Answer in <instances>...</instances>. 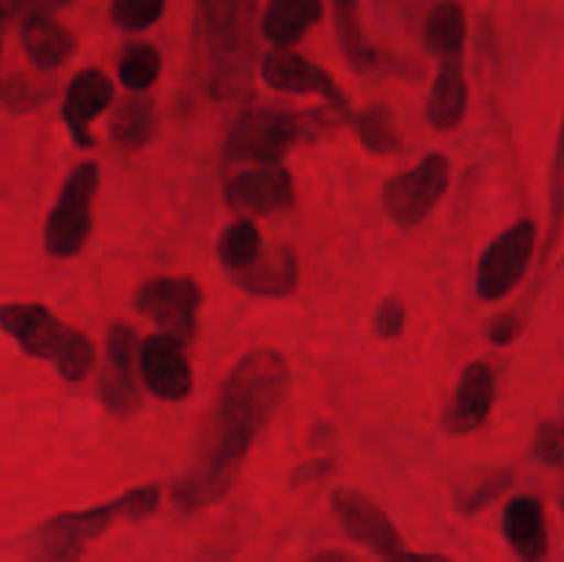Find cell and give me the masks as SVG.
Wrapping results in <instances>:
<instances>
[{
	"label": "cell",
	"instance_id": "6da1fadb",
	"mask_svg": "<svg viewBox=\"0 0 564 562\" xmlns=\"http://www.w3.org/2000/svg\"><path fill=\"white\" fill-rule=\"evenodd\" d=\"M286 383L290 364L273 347H257L229 369L220 383L213 422L191 466L171 488L182 512L204 510L226 499L240 479L257 435L284 402Z\"/></svg>",
	"mask_w": 564,
	"mask_h": 562
},
{
	"label": "cell",
	"instance_id": "7a4b0ae2",
	"mask_svg": "<svg viewBox=\"0 0 564 562\" xmlns=\"http://www.w3.org/2000/svg\"><path fill=\"white\" fill-rule=\"evenodd\" d=\"M257 0H198L193 39L215 99L251 94L257 69Z\"/></svg>",
	"mask_w": 564,
	"mask_h": 562
},
{
	"label": "cell",
	"instance_id": "3957f363",
	"mask_svg": "<svg viewBox=\"0 0 564 562\" xmlns=\"http://www.w3.org/2000/svg\"><path fill=\"white\" fill-rule=\"evenodd\" d=\"M160 499H163V488L158 483H147L97 507L58 512L33 529L28 538L25 562H80L91 540L108 532L113 523L141 521L152 516L160 507Z\"/></svg>",
	"mask_w": 564,
	"mask_h": 562
},
{
	"label": "cell",
	"instance_id": "277c9868",
	"mask_svg": "<svg viewBox=\"0 0 564 562\" xmlns=\"http://www.w3.org/2000/svg\"><path fill=\"white\" fill-rule=\"evenodd\" d=\"M0 328L31 358L55 364L69 383H80L94 369L97 350L83 331L55 317L44 303H6L0 306Z\"/></svg>",
	"mask_w": 564,
	"mask_h": 562
},
{
	"label": "cell",
	"instance_id": "5b68a950",
	"mask_svg": "<svg viewBox=\"0 0 564 562\" xmlns=\"http://www.w3.org/2000/svg\"><path fill=\"white\" fill-rule=\"evenodd\" d=\"M308 136V116L279 105H257L237 116L229 138L226 158L235 163L281 165L292 143Z\"/></svg>",
	"mask_w": 564,
	"mask_h": 562
},
{
	"label": "cell",
	"instance_id": "8992f818",
	"mask_svg": "<svg viewBox=\"0 0 564 562\" xmlns=\"http://www.w3.org/2000/svg\"><path fill=\"white\" fill-rule=\"evenodd\" d=\"M99 191V165L77 163L58 193V202L44 220V251L55 259H72L91 237L94 198Z\"/></svg>",
	"mask_w": 564,
	"mask_h": 562
},
{
	"label": "cell",
	"instance_id": "52a82bcc",
	"mask_svg": "<svg viewBox=\"0 0 564 562\" xmlns=\"http://www.w3.org/2000/svg\"><path fill=\"white\" fill-rule=\"evenodd\" d=\"M452 182V163L446 154L430 152L422 163L391 176L383 185V209L391 224L413 229L438 207Z\"/></svg>",
	"mask_w": 564,
	"mask_h": 562
},
{
	"label": "cell",
	"instance_id": "ba28073f",
	"mask_svg": "<svg viewBox=\"0 0 564 562\" xmlns=\"http://www.w3.org/2000/svg\"><path fill=\"white\" fill-rule=\"evenodd\" d=\"M538 246V224L529 218L516 220L510 229L496 235L479 253L477 295L482 301H501L510 295L527 275Z\"/></svg>",
	"mask_w": 564,
	"mask_h": 562
},
{
	"label": "cell",
	"instance_id": "9c48e42d",
	"mask_svg": "<svg viewBox=\"0 0 564 562\" xmlns=\"http://www.w3.org/2000/svg\"><path fill=\"white\" fill-rule=\"evenodd\" d=\"M202 306V287L193 275H154L135 292V309L152 320L163 334L180 342L196 336V314Z\"/></svg>",
	"mask_w": 564,
	"mask_h": 562
},
{
	"label": "cell",
	"instance_id": "30bf717a",
	"mask_svg": "<svg viewBox=\"0 0 564 562\" xmlns=\"http://www.w3.org/2000/svg\"><path fill=\"white\" fill-rule=\"evenodd\" d=\"M259 75H262V80L273 91L292 94V97H306V94H312V97L325 99L328 108L336 110L345 121L356 119V114L350 108V99L336 86L334 77L323 66L308 61L306 55L292 53L290 47H275L268 55H262V61H259Z\"/></svg>",
	"mask_w": 564,
	"mask_h": 562
},
{
	"label": "cell",
	"instance_id": "8fae6325",
	"mask_svg": "<svg viewBox=\"0 0 564 562\" xmlns=\"http://www.w3.org/2000/svg\"><path fill=\"white\" fill-rule=\"evenodd\" d=\"M141 356L138 334L127 323L110 325L105 336V367L99 375V400L116 417L138 411L141 391L135 380V358Z\"/></svg>",
	"mask_w": 564,
	"mask_h": 562
},
{
	"label": "cell",
	"instance_id": "7c38bea8",
	"mask_svg": "<svg viewBox=\"0 0 564 562\" xmlns=\"http://www.w3.org/2000/svg\"><path fill=\"white\" fill-rule=\"evenodd\" d=\"M330 507H334V516L345 529V534H350L356 543L367 545L369 551L380 554L383 560L405 549L400 529L394 527L389 512L358 488H347V485L336 488L330 494Z\"/></svg>",
	"mask_w": 564,
	"mask_h": 562
},
{
	"label": "cell",
	"instance_id": "4fadbf2b",
	"mask_svg": "<svg viewBox=\"0 0 564 562\" xmlns=\"http://www.w3.org/2000/svg\"><path fill=\"white\" fill-rule=\"evenodd\" d=\"M226 204L242 218H259L295 204V180L284 165H253L226 182Z\"/></svg>",
	"mask_w": 564,
	"mask_h": 562
},
{
	"label": "cell",
	"instance_id": "5bb4252c",
	"mask_svg": "<svg viewBox=\"0 0 564 562\" xmlns=\"http://www.w3.org/2000/svg\"><path fill=\"white\" fill-rule=\"evenodd\" d=\"M138 361H141L143 383L152 391V397L163 402H180L191 397L193 369L187 361L185 342L158 331L141 342Z\"/></svg>",
	"mask_w": 564,
	"mask_h": 562
},
{
	"label": "cell",
	"instance_id": "9a60e30c",
	"mask_svg": "<svg viewBox=\"0 0 564 562\" xmlns=\"http://www.w3.org/2000/svg\"><path fill=\"white\" fill-rule=\"evenodd\" d=\"M110 102H113V80L102 69L91 66V69H80L72 77L64 94V105H61V119H64L66 130L77 147H94L91 121L99 119Z\"/></svg>",
	"mask_w": 564,
	"mask_h": 562
},
{
	"label": "cell",
	"instance_id": "2e32d148",
	"mask_svg": "<svg viewBox=\"0 0 564 562\" xmlns=\"http://www.w3.org/2000/svg\"><path fill=\"white\" fill-rule=\"evenodd\" d=\"M496 402V375L488 361H471L460 372L449 408L444 413V430L452 435L474 433L488 422Z\"/></svg>",
	"mask_w": 564,
	"mask_h": 562
},
{
	"label": "cell",
	"instance_id": "e0dca14e",
	"mask_svg": "<svg viewBox=\"0 0 564 562\" xmlns=\"http://www.w3.org/2000/svg\"><path fill=\"white\" fill-rule=\"evenodd\" d=\"M229 279L248 295L286 298L297 290L301 262H297V253L290 246L275 242V246H264V251L248 268L229 273Z\"/></svg>",
	"mask_w": 564,
	"mask_h": 562
},
{
	"label": "cell",
	"instance_id": "ac0fdd59",
	"mask_svg": "<svg viewBox=\"0 0 564 562\" xmlns=\"http://www.w3.org/2000/svg\"><path fill=\"white\" fill-rule=\"evenodd\" d=\"M501 532L521 562H543L549 554V527L538 496H512L501 516Z\"/></svg>",
	"mask_w": 564,
	"mask_h": 562
},
{
	"label": "cell",
	"instance_id": "d6986e66",
	"mask_svg": "<svg viewBox=\"0 0 564 562\" xmlns=\"http://www.w3.org/2000/svg\"><path fill=\"white\" fill-rule=\"evenodd\" d=\"M468 110V80L463 72V61H441L433 88L427 97V121L433 130L452 132L463 125Z\"/></svg>",
	"mask_w": 564,
	"mask_h": 562
},
{
	"label": "cell",
	"instance_id": "ffe728a7",
	"mask_svg": "<svg viewBox=\"0 0 564 562\" xmlns=\"http://www.w3.org/2000/svg\"><path fill=\"white\" fill-rule=\"evenodd\" d=\"M22 50L31 58V64L42 72L58 69L61 64L75 55L77 39L75 33L66 31L61 22L53 20V14H33L22 20Z\"/></svg>",
	"mask_w": 564,
	"mask_h": 562
},
{
	"label": "cell",
	"instance_id": "44dd1931",
	"mask_svg": "<svg viewBox=\"0 0 564 562\" xmlns=\"http://www.w3.org/2000/svg\"><path fill=\"white\" fill-rule=\"evenodd\" d=\"M323 20V0H268L259 31L275 47H292Z\"/></svg>",
	"mask_w": 564,
	"mask_h": 562
},
{
	"label": "cell",
	"instance_id": "7402d4cb",
	"mask_svg": "<svg viewBox=\"0 0 564 562\" xmlns=\"http://www.w3.org/2000/svg\"><path fill=\"white\" fill-rule=\"evenodd\" d=\"M466 33V11L455 0H444V3L433 6L427 20H424V44L441 61L463 58Z\"/></svg>",
	"mask_w": 564,
	"mask_h": 562
},
{
	"label": "cell",
	"instance_id": "603a6c76",
	"mask_svg": "<svg viewBox=\"0 0 564 562\" xmlns=\"http://www.w3.org/2000/svg\"><path fill=\"white\" fill-rule=\"evenodd\" d=\"M154 132V102L143 94H132L119 108L113 110L110 119V141L127 152H138L152 141Z\"/></svg>",
	"mask_w": 564,
	"mask_h": 562
},
{
	"label": "cell",
	"instance_id": "cb8c5ba5",
	"mask_svg": "<svg viewBox=\"0 0 564 562\" xmlns=\"http://www.w3.org/2000/svg\"><path fill=\"white\" fill-rule=\"evenodd\" d=\"M330 3H334V25L345 58L350 61V66L356 72H372L378 66L380 55L367 42V36H364L361 17H358V0H330Z\"/></svg>",
	"mask_w": 564,
	"mask_h": 562
},
{
	"label": "cell",
	"instance_id": "d4e9b609",
	"mask_svg": "<svg viewBox=\"0 0 564 562\" xmlns=\"http://www.w3.org/2000/svg\"><path fill=\"white\" fill-rule=\"evenodd\" d=\"M264 246L268 242L262 240V231L253 224V218H237L235 224H229L220 231L215 251H218V259L226 268V273H237V270L248 268L264 251Z\"/></svg>",
	"mask_w": 564,
	"mask_h": 562
},
{
	"label": "cell",
	"instance_id": "484cf974",
	"mask_svg": "<svg viewBox=\"0 0 564 562\" xmlns=\"http://www.w3.org/2000/svg\"><path fill=\"white\" fill-rule=\"evenodd\" d=\"M352 125H356L358 141H361V147L369 154H380L383 158V154H397L402 149V138L397 132L394 114L389 110V105H369L361 114H356Z\"/></svg>",
	"mask_w": 564,
	"mask_h": 562
},
{
	"label": "cell",
	"instance_id": "4316f807",
	"mask_svg": "<svg viewBox=\"0 0 564 562\" xmlns=\"http://www.w3.org/2000/svg\"><path fill=\"white\" fill-rule=\"evenodd\" d=\"M160 72H163V55L154 44L149 42H132L127 44L124 53L119 58V80L124 83L130 91L143 94L158 83Z\"/></svg>",
	"mask_w": 564,
	"mask_h": 562
},
{
	"label": "cell",
	"instance_id": "83f0119b",
	"mask_svg": "<svg viewBox=\"0 0 564 562\" xmlns=\"http://www.w3.org/2000/svg\"><path fill=\"white\" fill-rule=\"evenodd\" d=\"M50 97V88L36 86L31 77L25 75H9L0 80V102L9 108L11 114H31V110L42 108Z\"/></svg>",
	"mask_w": 564,
	"mask_h": 562
},
{
	"label": "cell",
	"instance_id": "f1b7e54d",
	"mask_svg": "<svg viewBox=\"0 0 564 562\" xmlns=\"http://www.w3.org/2000/svg\"><path fill=\"white\" fill-rule=\"evenodd\" d=\"M165 0H113L110 3V17L121 31H147L163 17Z\"/></svg>",
	"mask_w": 564,
	"mask_h": 562
},
{
	"label": "cell",
	"instance_id": "f546056e",
	"mask_svg": "<svg viewBox=\"0 0 564 562\" xmlns=\"http://www.w3.org/2000/svg\"><path fill=\"white\" fill-rule=\"evenodd\" d=\"M512 485V472L510 468H499V472H488L471 490L460 496L457 507H460L466 516H474V512L485 510V507L494 505L501 494Z\"/></svg>",
	"mask_w": 564,
	"mask_h": 562
},
{
	"label": "cell",
	"instance_id": "4dcf8cb0",
	"mask_svg": "<svg viewBox=\"0 0 564 562\" xmlns=\"http://www.w3.org/2000/svg\"><path fill=\"white\" fill-rule=\"evenodd\" d=\"M564 218V116L560 136H556V152H554V165H551V240L549 248L554 246L556 235H560V226ZM545 248V251H549Z\"/></svg>",
	"mask_w": 564,
	"mask_h": 562
},
{
	"label": "cell",
	"instance_id": "1f68e13d",
	"mask_svg": "<svg viewBox=\"0 0 564 562\" xmlns=\"http://www.w3.org/2000/svg\"><path fill=\"white\" fill-rule=\"evenodd\" d=\"M534 455L545 466H564V422H543L534 433Z\"/></svg>",
	"mask_w": 564,
	"mask_h": 562
},
{
	"label": "cell",
	"instance_id": "d6a6232c",
	"mask_svg": "<svg viewBox=\"0 0 564 562\" xmlns=\"http://www.w3.org/2000/svg\"><path fill=\"white\" fill-rule=\"evenodd\" d=\"M405 323H408V312H405V303H402L400 298H394V295L383 298V301H380V306L375 309L372 328L380 339H397V336H402Z\"/></svg>",
	"mask_w": 564,
	"mask_h": 562
},
{
	"label": "cell",
	"instance_id": "836d02e7",
	"mask_svg": "<svg viewBox=\"0 0 564 562\" xmlns=\"http://www.w3.org/2000/svg\"><path fill=\"white\" fill-rule=\"evenodd\" d=\"M69 0H0V44H3V25L14 17H33V14H55Z\"/></svg>",
	"mask_w": 564,
	"mask_h": 562
},
{
	"label": "cell",
	"instance_id": "e575fe53",
	"mask_svg": "<svg viewBox=\"0 0 564 562\" xmlns=\"http://www.w3.org/2000/svg\"><path fill=\"white\" fill-rule=\"evenodd\" d=\"M334 468H336L334 457H312V461H303L301 466L292 468L290 488H303V485L319 483V479L328 477Z\"/></svg>",
	"mask_w": 564,
	"mask_h": 562
},
{
	"label": "cell",
	"instance_id": "d590c367",
	"mask_svg": "<svg viewBox=\"0 0 564 562\" xmlns=\"http://www.w3.org/2000/svg\"><path fill=\"white\" fill-rule=\"evenodd\" d=\"M516 334H518V320H516V314L505 312V314H496V317L490 320L488 339L494 342V345L507 347L512 339H516Z\"/></svg>",
	"mask_w": 564,
	"mask_h": 562
},
{
	"label": "cell",
	"instance_id": "8d00e7d4",
	"mask_svg": "<svg viewBox=\"0 0 564 562\" xmlns=\"http://www.w3.org/2000/svg\"><path fill=\"white\" fill-rule=\"evenodd\" d=\"M386 562H452L444 554H419V551H397L394 556H386Z\"/></svg>",
	"mask_w": 564,
	"mask_h": 562
},
{
	"label": "cell",
	"instance_id": "74e56055",
	"mask_svg": "<svg viewBox=\"0 0 564 562\" xmlns=\"http://www.w3.org/2000/svg\"><path fill=\"white\" fill-rule=\"evenodd\" d=\"M306 562H358L356 556H350L347 551H339V549H330V551H319V554H314L312 560Z\"/></svg>",
	"mask_w": 564,
	"mask_h": 562
},
{
	"label": "cell",
	"instance_id": "f35d334b",
	"mask_svg": "<svg viewBox=\"0 0 564 562\" xmlns=\"http://www.w3.org/2000/svg\"><path fill=\"white\" fill-rule=\"evenodd\" d=\"M560 505H562V512H564V485H562V494H560Z\"/></svg>",
	"mask_w": 564,
	"mask_h": 562
}]
</instances>
